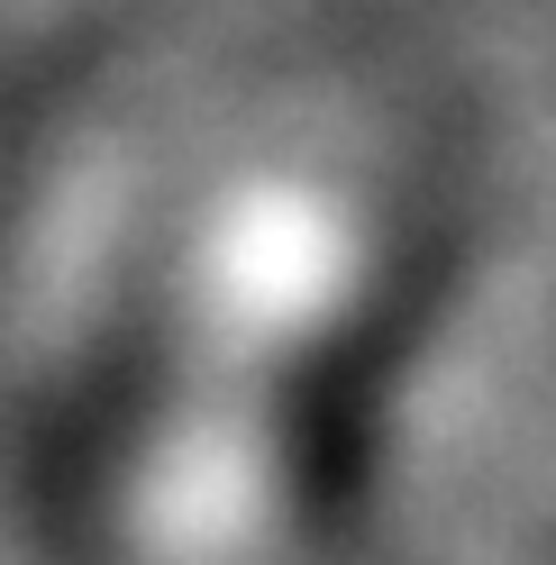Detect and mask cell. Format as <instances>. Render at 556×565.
<instances>
[{
	"label": "cell",
	"mask_w": 556,
	"mask_h": 565,
	"mask_svg": "<svg viewBox=\"0 0 556 565\" xmlns=\"http://www.w3.org/2000/svg\"><path fill=\"white\" fill-rule=\"evenodd\" d=\"M365 256V210L329 173H247L201 210L119 483L137 565H265L292 383L356 310Z\"/></svg>",
	"instance_id": "1"
}]
</instances>
